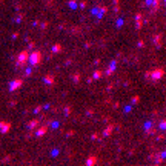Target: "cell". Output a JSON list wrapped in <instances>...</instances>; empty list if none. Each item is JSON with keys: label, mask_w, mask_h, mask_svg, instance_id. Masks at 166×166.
<instances>
[{"label": "cell", "mask_w": 166, "mask_h": 166, "mask_svg": "<svg viewBox=\"0 0 166 166\" xmlns=\"http://www.w3.org/2000/svg\"><path fill=\"white\" fill-rule=\"evenodd\" d=\"M28 62H29L31 65H34V66L40 65V62H42V52H40V51H34L32 54H29Z\"/></svg>", "instance_id": "cell-1"}, {"label": "cell", "mask_w": 166, "mask_h": 166, "mask_svg": "<svg viewBox=\"0 0 166 166\" xmlns=\"http://www.w3.org/2000/svg\"><path fill=\"white\" fill-rule=\"evenodd\" d=\"M28 57H29V52H28V51H22V52L18 54V58H17V66L22 68L25 63H28Z\"/></svg>", "instance_id": "cell-2"}, {"label": "cell", "mask_w": 166, "mask_h": 166, "mask_svg": "<svg viewBox=\"0 0 166 166\" xmlns=\"http://www.w3.org/2000/svg\"><path fill=\"white\" fill-rule=\"evenodd\" d=\"M22 83H23V80H22V79H18V80H14V82L11 83V91H15V89H18V88L22 86Z\"/></svg>", "instance_id": "cell-3"}, {"label": "cell", "mask_w": 166, "mask_h": 166, "mask_svg": "<svg viewBox=\"0 0 166 166\" xmlns=\"http://www.w3.org/2000/svg\"><path fill=\"white\" fill-rule=\"evenodd\" d=\"M154 71H155V72L152 74V79H154V80L157 82V80H159V79H160V77L163 75V69H154Z\"/></svg>", "instance_id": "cell-4"}, {"label": "cell", "mask_w": 166, "mask_h": 166, "mask_svg": "<svg viewBox=\"0 0 166 166\" xmlns=\"http://www.w3.org/2000/svg\"><path fill=\"white\" fill-rule=\"evenodd\" d=\"M95 162H97V159H95V157H89V159H88V162H86V166H94V165H95Z\"/></svg>", "instance_id": "cell-5"}, {"label": "cell", "mask_w": 166, "mask_h": 166, "mask_svg": "<svg viewBox=\"0 0 166 166\" xmlns=\"http://www.w3.org/2000/svg\"><path fill=\"white\" fill-rule=\"evenodd\" d=\"M46 129H48L46 126H43V128H40V129L37 131V135H38V137H42V135H45V132H46Z\"/></svg>", "instance_id": "cell-6"}, {"label": "cell", "mask_w": 166, "mask_h": 166, "mask_svg": "<svg viewBox=\"0 0 166 166\" xmlns=\"http://www.w3.org/2000/svg\"><path fill=\"white\" fill-rule=\"evenodd\" d=\"M0 128L3 129V132H8V129H9V125L6 123V125H3V123H0Z\"/></svg>", "instance_id": "cell-7"}, {"label": "cell", "mask_w": 166, "mask_h": 166, "mask_svg": "<svg viewBox=\"0 0 166 166\" xmlns=\"http://www.w3.org/2000/svg\"><path fill=\"white\" fill-rule=\"evenodd\" d=\"M155 166H159V165H155Z\"/></svg>", "instance_id": "cell-8"}]
</instances>
